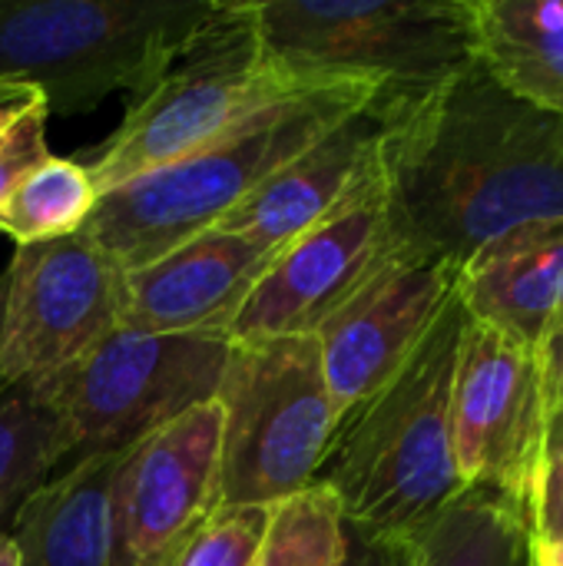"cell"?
<instances>
[{"mask_svg": "<svg viewBox=\"0 0 563 566\" xmlns=\"http://www.w3.org/2000/svg\"><path fill=\"white\" fill-rule=\"evenodd\" d=\"M392 242L458 272L494 239L563 219L561 116L508 93L481 63L382 103Z\"/></svg>", "mask_w": 563, "mask_h": 566, "instance_id": "obj_1", "label": "cell"}, {"mask_svg": "<svg viewBox=\"0 0 563 566\" xmlns=\"http://www.w3.org/2000/svg\"><path fill=\"white\" fill-rule=\"evenodd\" d=\"M382 93L355 80H305L189 156L100 192L83 235L123 272L216 229L272 172Z\"/></svg>", "mask_w": 563, "mask_h": 566, "instance_id": "obj_2", "label": "cell"}, {"mask_svg": "<svg viewBox=\"0 0 563 566\" xmlns=\"http://www.w3.org/2000/svg\"><path fill=\"white\" fill-rule=\"evenodd\" d=\"M468 312L445 305L405 368L338 421L315 484L342 521L372 534L418 537L461 494L451 448V388Z\"/></svg>", "mask_w": 563, "mask_h": 566, "instance_id": "obj_3", "label": "cell"}, {"mask_svg": "<svg viewBox=\"0 0 563 566\" xmlns=\"http://www.w3.org/2000/svg\"><path fill=\"white\" fill-rule=\"evenodd\" d=\"M222 0H0V83L76 116L110 93L143 99Z\"/></svg>", "mask_w": 563, "mask_h": 566, "instance_id": "obj_4", "label": "cell"}, {"mask_svg": "<svg viewBox=\"0 0 563 566\" xmlns=\"http://www.w3.org/2000/svg\"><path fill=\"white\" fill-rule=\"evenodd\" d=\"M265 60L295 80H355L382 103L421 96L478 63L471 0H259Z\"/></svg>", "mask_w": 563, "mask_h": 566, "instance_id": "obj_5", "label": "cell"}, {"mask_svg": "<svg viewBox=\"0 0 563 566\" xmlns=\"http://www.w3.org/2000/svg\"><path fill=\"white\" fill-rule=\"evenodd\" d=\"M216 401L219 511L275 507L315 484L338 418L312 335L232 342Z\"/></svg>", "mask_w": 563, "mask_h": 566, "instance_id": "obj_6", "label": "cell"}, {"mask_svg": "<svg viewBox=\"0 0 563 566\" xmlns=\"http://www.w3.org/2000/svg\"><path fill=\"white\" fill-rule=\"evenodd\" d=\"M299 83L305 80L279 73L265 60L252 3L222 0L159 83L143 99L126 103L116 133L76 163L86 166L100 192H110L189 156Z\"/></svg>", "mask_w": 563, "mask_h": 566, "instance_id": "obj_7", "label": "cell"}, {"mask_svg": "<svg viewBox=\"0 0 563 566\" xmlns=\"http://www.w3.org/2000/svg\"><path fill=\"white\" fill-rule=\"evenodd\" d=\"M232 342L226 335L110 332L80 361L30 388L70 438L66 468L126 454L133 444L216 398Z\"/></svg>", "mask_w": 563, "mask_h": 566, "instance_id": "obj_8", "label": "cell"}, {"mask_svg": "<svg viewBox=\"0 0 563 566\" xmlns=\"http://www.w3.org/2000/svg\"><path fill=\"white\" fill-rule=\"evenodd\" d=\"M123 269L83 232L17 245L7 265L0 375L37 388L119 328Z\"/></svg>", "mask_w": 563, "mask_h": 566, "instance_id": "obj_9", "label": "cell"}, {"mask_svg": "<svg viewBox=\"0 0 563 566\" xmlns=\"http://www.w3.org/2000/svg\"><path fill=\"white\" fill-rule=\"evenodd\" d=\"M548 418L534 348L468 315L451 388L461 488L491 491L531 514Z\"/></svg>", "mask_w": 563, "mask_h": 566, "instance_id": "obj_10", "label": "cell"}, {"mask_svg": "<svg viewBox=\"0 0 563 566\" xmlns=\"http://www.w3.org/2000/svg\"><path fill=\"white\" fill-rule=\"evenodd\" d=\"M222 408L206 401L133 444L110 501L113 566H173L219 514Z\"/></svg>", "mask_w": 563, "mask_h": 566, "instance_id": "obj_11", "label": "cell"}, {"mask_svg": "<svg viewBox=\"0 0 563 566\" xmlns=\"http://www.w3.org/2000/svg\"><path fill=\"white\" fill-rule=\"evenodd\" d=\"M458 275L451 262L392 242L382 265L312 335L338 421L405 368L455 298Z\"/></svg>", "mask_w": 563, "mask_h": 566, "instance_id": "obj_12", "label": "cell"}, {"mask_svg": "<svg viewBox=\"0 0 563 566\" xmlns=\"http://www.w3.org/2000/svg\"><path fill=\"white\" fill-rule=\"evenodd\" d=\"M392 252L385 176L348 209L279 249L229 328V342L315 335Z\"/></svg>", "mask_w": 563, "mask_h": 566, "instance_id": "obj_13", "label": "cell"}, {"mask_svg": "<svg viewBox=\"0 0 563 566\" xmlns=\"http://www.w3.org/2000/svg\"><path fill=\"white\" fill-rule=\"evenodd\" d=\"M279 252L232 232H199L123 272L119 325L146 335H226Z\"/></svg>", "mask_w": 563, "mask_h": 566, "instance_id": "obj_14", "label": "cell"}, {"mask_svg": "<svg viewBox=\"0 0 563 566\" xmlns=\"http://www.w3.org/2000/svg\"><path fill=\"white\" fill-rule=\"evenodd\" d=\"M382 99L352 113L272 172L216 229L272 252L348 209L382 179Z\"/></svg>", "mask_w": 563, "mask_h": 566, "instance_id": "obj_15", "label": "cell"}, {"mask_svg": "<svg viewBox=\"0 0 563 566\" xmlns=\"http://www.w3.org/2000/svg\"><path fill=\"white\" fill-rule=\"evenodd\" d=\"M465 312L524 345L563 318V219L528 222L484 245L458 275Z\"/></svg>", "mask_w": 563, "mask_h": 566, "instance_id": "obj_16", "label": "cell"}, {"mask_svg": "<svg viewBox=\"0 0 563 566\" xmlns=\"http://www.w3.org/2000/svg\"><path fill=\"white\" fill-rule=\"evenodd\" d=\"M123 454L80 461L17 511L10 534L20 566H113L110 501Z\"/></svg>", "mask_w": 563, "mask_h": 566, "instance_id": "obj_17", "label": "cell"}, {"mask_svg": "<svg viewBox=\"0 0 563 566\" xmlns=\"http://www.w3.org/2000/svg\"><path fill=\"white\" fill-rule=\"evenodd\" d=\"M471 20L491 80L563 119V0H471Z\"/></svg>", "mask_w": 563, "mask_h": 566, "instance_id": "obj_18", "label": "cell"}, {"mask_svg": "<svg viewBox=\"0 0 563 566\" xmlns=\"http://www.w3.org/2000/svg\"><path fill=\"white\" fill-rule=\"evenodd\" d=\"M418 547L421 566H531V514L491 491H465Z\"/></svg>", "mask_w": 563, "mask_h": 566, "instance_id": "obj_19", "label": "cell"}, {"mask_svg": "<svg viewBox=\"0 0 563 566\" xmlns=\"http://www.w3.org/2000/svg\"><path fill=\"white\" fill-rule=\"evenodd\" d=\"M70 438L60 418L30 391L0 395V531H10L23 501L66 464Z\"/></svg>", "mask_w": 563, "mask_h": 566, "instance_id": "obj_20", "label": "cell"}, {"mask_svg": "<svg viewBox=\"0 0 563 566\" xmlns=\"http://www.w3.org/2000/svg\"><path fill=\"white\" fill-rule=\"evenodd\" d=\"M96 199L100 189L83 163L50 156L3 202L0 232H7L17 245L76 235L96 209Z\"/></svg>", "mask_w": 563, "mask_h": 566, "instance_id": "obj_21", "label": "cell"}, {"mask_svg": "<svg viewBox=\"0 0 563 566\" xmlns=\"http://www.w3.org/2000/svg\"><path fill=\"white\" fill-rule=\"evenodd\" d=\"M342 541L345 521L338 501L322 484H312L272 507L259 566H335Z\"/></svg>", "mask_w": 563, "mask_h": 566, "instance_id": "obj_22", "label": "cell"}, {"mask_svg": "<svg viewBox=\"0 0 563 566\" xmlns=\"http://www.w3.org/2000/svg\"><path fill=\"white\" fill-rule=\"evenodd\" d=\"M269 514L272 507L219 511L173 566H259Z\"/></svg>", "mask_w": 563, "mask_h": 566, "instance_id": "obj_23", "label": "cell"}, {"mask_svg": "<svg viewBox=\"0 0 563 566\" xmlns=\"http://www.w3.org/2000/svg\"><path fill=\"white\" fill-rule=\"evenodd\" d=\"M563 537V411L548 418L531 491V541Z\"/></svg>", "mask_w": 563, "mask_h": 566, "instance_id": "obj_24", "label": "cell"}, {"mask_svg": "<svg viewBox=\"0 0 563 566\" xmlns=\"http://www.w3.org/2000/svg\"><path fill=\"white\" fill-rule=\"evenodd\" d=\"M46 106H33L30 113H23L17 123H10L0 133V209L3 202L13 196V189L40 166L50 159L46 149Z\"/></svg>", "mask_w": 563, "mask_h": 566, "instance_id": "obj_25", "label": "cell"}, {"mask_svg": "<svg viewBox=\"0 0 563 566\" xmlns=\"http://www.w3.org/2000/svg\"><path fill=\"white\" fill-rule=\"evenodd\" d=\"M335 566H421V547L418 537L372 534L345 524L342 557Z\"/></svg>", "mask_w": 563, "mask_h": 566, "instance_id": "obj_26", "label": "cell"}, {"mask_svg": "<svg viewBox=\"0 0 563 566\" xmlns=\"http://www.w3.org/2000/svg\"><path fill=\"white\" fill-rule=\"evenodd\" d=\"M534 358H538V371H541L548 415L563 411V318L541 335V342L534 345Z\"/></svg>", "mask_w": 563, "mask_h": 566, "instance_id": "obj_27", "label": "cell"}, {"mask_svg": "<svg viewBox=\"0 0 563 566\" xmlns=\"http://www.w3.org/2000/svg\"><path fill=\"white\" fill-rule=\"evenodd\" d=\"M40 103H43V96L37 90H30L23 83H0V133Z\"/></svg>", "mask_w": 563, "mask_h": 566, "instance_id": "obj_28", "label": "cell"}, {"mask_svg": "<svg viewBox=\"0 0 563 566\" xmlns=\"http://www.w3.org/2000/svg\"><path fill=\"white\" fill-rule=\"evenodd\" d=\"M531 566H563V537L531 541Z\"/></svg>", "mask_w": 563, "mask_h": 566, "instance_id": "obj_29", "label": "cell"}, {"mask_svg": "<svg viewBox=\"0 0 563 566\" xmlns=\"http://www.w3.org/2000/svg\"><path fill=\"white\" fill-rule=\"evenodd\" d=\"M0 566H20V547L10 531H0Z\"/></svg>", "mask_w": 563, "mask_h": 566, "instance_id": "obj_30", "label": "cell"}, {"mask_svg": "<svg viewBox=\"0 0 563 566\" xmlns=\"http://www.w3.org/2000/svg\"><path fill=\"white\" fill-rule=\"evenodd\" d=\"M3 298H7V272L0 275V328H3ZM7 391V385H3V375H0V395Z\"/></svg>", "mask_w": 563, "mask_h": 566, "instance_id": "obj_31", "label": "cell"}, {"mask_svg": "<svg viewBox=\"0 0 563 566\" xmlns=\"http://www.w3.org/2000/svg\"><path fill=\"white\" fill-rule=\"evenodd\" d=\"M561 143H563V123H561Z\"/></svg>", "mask_w": 563, "mask_h": 566, "instance_id": "obj_32", "label": "cell"}]
</instances>
